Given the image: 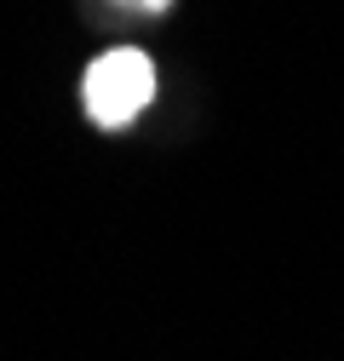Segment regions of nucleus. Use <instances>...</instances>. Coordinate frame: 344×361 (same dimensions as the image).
Masks as SVG:
<instances>
[{
    "mask_svg": "<svg viewBox=\"0 0 344 361\" xmlns=\"http://www.w3.org/2000/svg\"><path fill=\"white\" fill-rule=\"evenodd\" d=\"M121 6H138V12H161V6H172V0H121Z\"/></svg>",
    "mask_w": 344,
    "mask_h": 361,
    "instance_id": "2",
    "label": "nucleus"
},
{
    "mask_svg": "<svg viewBox=\"0 0 344 361\" xmlns=\"http://www.w3.org/2000/svg\"><path fill=\"white\" fill-rule=\"evenodd\" d=\"M80 98H86V115H92L98 126H126V121H138L144 104L155 98V63L144 52H133V47H115V52H104L92 69H86Z\"/></svg>",
    "mask_w": 344,
    "mask_h": 361,
    "instance_id": "1",
    "label": "nucleus"
}]
</instances>
